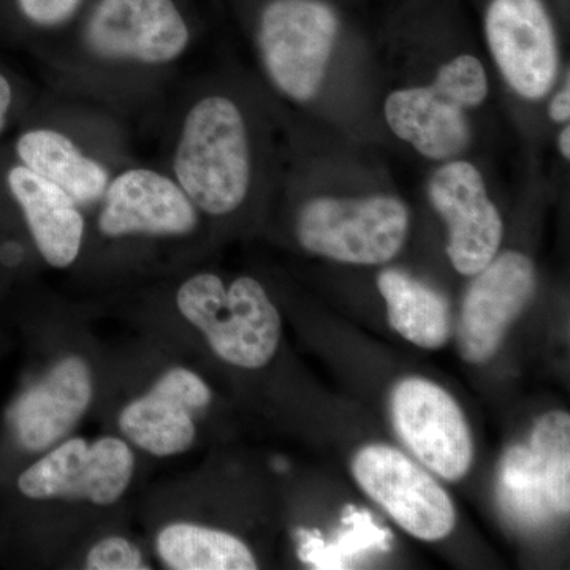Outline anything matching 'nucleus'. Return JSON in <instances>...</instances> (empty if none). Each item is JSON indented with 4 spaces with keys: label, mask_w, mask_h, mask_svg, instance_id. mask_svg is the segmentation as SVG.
Returning a JSON list of instances; mask_svg holds the SVG:
<instances>
[{
    "label": "nucleus",
    "mask_w": 570,
    "mask_h": 570,
    "mask_svg": "<svg viewBox=\"0 0 570 570\" xmlns=\"http://www.w3.org/2000/svg\"><path fill=\"white\" fill-rule=\"evenodd\" d=\"M168 171L198 212L227 217L246 204L255 181L253 130L230 94H195L179 107L168 142Z\"/></svg>",
    "instance_id": "obj_1"
},
{
    "label": "nucleus",
    "mask_w": 570,
    "mask_h": 570,
    "mask_svg": "<svg viewBox=\"0 0 570 570\" xmlns=\"http://www.w3.org/2000/svg\"><path fill=\"white\" fill-rule=\"evenodd\" d=\"M194 39L186 0H91L59 40L77 52L80 67L118 78L178 66Z\"/></svg>",
    "instance_id": "obj_2"
},
{
    "label": "nucleus",
    "mask_w": 570,
    "mask_h": 570,
    "mask_svg": "<svg viewBox=\"0 0 570 570\" xmlns=\"http://www.w3.org/2000/svg\"><path fill=\"white\" fill-rule=\"evenodd\" d=\"M489 75L478 56L461 52L439 67L433 81L390 92L385 122L393 135L433 163L466 151L472 130L469 111L485 102Z\"/></svg>",
    "instance_id": "obj_3"
},
{
    "label": "nucleus",
    "mask_w": 570,
    "mask_h": 570,
    "mask_svg": "<svg viewBox=\"0 0 570 570\" xmlns=\"http://www.w3.org/2000/svg\"><path fill=\"white\" fill-rule=\"evenodd\" d=\"M181 316L230 365L261 370L272 362L281 341L279 311L264 285L249 276L225 284L214 273H197L176 292Z\"/></svg>",
    "instance_id": "obj_4"
},
{
    "label": "nucleus",
    "mask_w": 570,
    "mask_h": 570,
    "mask_svg": "<svg viewBox=\"0 0 570 570\" xmlns=\"http://www.w3.org/2000/svg\"><path fill=\"white\" fill-rule=\"evenodd\" d=\"M340 33L322 0H265L255 14L258 62L276 92L295 104L316 99Z\"/></svg>",
    "instance_id": "obj_5"
},
{
    "label": "nucleus",
    "mask_w": 570,
    "mask_h": 570,
    "mask_svg": "<svg viewBox=\"0 0 570 570\" xmlns=\"http://www.w3.org/2000/svg\"><path fill=\"white\" fill-rule=\"evenodd\" d=\"M411 227L406 204L387 194L316 197L296 216L307 253L347 265H384L403 249Z\"/></svg>",
    "instance_id": "obj_6"
},
{
    "label": "nucleus",
    "mask_w": 570,
    "mask_h": 570,
    "mask_svg": "<svg viewBox=\"0 0 570 570\" xmlns=\"http://www.w3.org/2000/svg\"><path fill=\"white\" fill-rule=\"evenodd\" d=\"M352 472L367 497L414 538L436 542L455 528V508L448 491L400 450L366 445L354 456Z\"/></svg>",
    "instance_id": "obj_7"
},
{
    "label": "nucleus",
    "mask_w": 570,
    "mask_h": 570,
    "mask_svg": "<svg viewBox=\"0 0 570 570\" xmlns=\"http://www.w3.org/2000/svg\"><path fill=\"white\" fill-rule=\"evenodd\" d=\"M483 32L510 91L530 102L549 96L560 75V48L542 0H491Z\"/></svg>",
    "instance_id": "obj_8"
},
{
    "label": "nucleus",
    "mask_w": 570,
    "mask_h": 570,
    "mask_svg": "<svg viewBox=\"0 0 570 570\" xmlns=\"http://www.w3.org/2000/svg\"><path fill=\"white\" fill-rule=\"evenodd\" d=\"M96 208L97 228L110 239L184 238L202 217L174 176L149 165L118 168Z\"/></svg>",
    "instance_id": "obj_9"
},
{
    "label": "nucleus",
    "mask_w": 570,
    "mask_h": 570,
    "mask_svg": "<svg viewBox=\"0 0 570 570\" xmlns=\"http://www.w3.org/2000/svg\"><path fill=\"white\" fill-rule=\"evenodd\" d=\"M134 468V452L122 439L100 438L92 444L69 439L26 468L17 489L32 501L85 499L110 505L129 489Z\"/></svg>",
    "instance_id": "obj_10"
},
{
    "label": "nucleus",
    "mask_w": 570,
    "mask_h": 570,
    "mask_svg": "<svg viewBox=\"0 0 570 570\" xmlns=\"http://www.w3.org/2000/svg\"><path fill=\"white\" fill-rule=\"evenodd\" d=\"M390 406L397 436L428 471L450 482L468 474L474 442L463 411L444 389L426 379H404Z\"/></svg>",
    "instance_id": "obj_11"
},
{
    "label": "nucleus",
    "mask_w": 570,
    "mask_h": 570,
    "mask_svg": "<svg viewBox=\"0 0 570 570\" xmlns=\"http://www.w3.org/2000/svg\"><path fill=\"white\" fill-rule=\"evenodd\" d=\"M428 198L448 225V255L463 276L478 275L497 257L504 223L483 175L463 159L442 163L428 181Z\"/></svg>",
    "instance_id": "obj_12"
},
{
    "label": "nucleus",
    "mask_w": 570,
    "mask_h": 570,
    "mask_svg": "<svg viewBox=\"0 0 570 570\" xmlns=\"http://www.w3.org/2000/svg\"><path fill=\"white\" fill-rule=\"evenodd\" d=\"M459 324L463 358L483 363L497 354L512 322L538 288V272L528 255L505 250L472 276Z\"/></svg>",
    "instance_id": "obj_13"
},
{
    "label": "nucleus",
    "mask_w": 570,
    "mask_h": 570,
    "mask_svg": "<svg viewBox=\"0 0 570 570\" xmlns=\"http://www.w3.org/2000/svg\"><path fill=\"white\" fill-rule=\"evenodd\" d=\"M212 403L204 379L186 367L167 371L146 395L127 404L119 428L137 448L156 456H174L193 448L194 414Z\"/></svg>",
    "instance_id": "obj_14"
},
{
    "label": "nucleus",
    "mask_w": 570,
    "mask_h": 570,
    "mask_svg": "<svg viewBox=\"0 0 570 570\" xmlns=\"http://www.w3.org/2000/svg\"><path fill=\"white\" fill-rule=\"evenodd\" d=\"M2 186L45 264L70 268L85 243V208L61 187L11 157L2 170Z\"/></svg>",
    "instance_id": "obj_15"
},
{
    "label": "nucleus",
    "mask_w": 570,
    "mask_h": 570,
    "mask_svg": "<svg viewBox=\"0 0 570 570\" xmlns=\"http://www.w3.org/2000/svg\"><path fill=\"white\" fill-rule=\"evenodd\" d=\"M10 157L55 183L82 208H96L116 168L67 127L31 122L10 145Z\"/></svg>",
    "instance_id": "obj_16"
},
{
    "label": "nucleus",
    "mask_w": 570,
    "mask_h": 570,
    "mask_svg": "<svg viewBox=\"0 0 570 570\" xmlns=\"http://www.w3.org/2000/svg\"><path fill=\"white\" fill-rule=\"evenodd\" d=\"M92 395L88 363L67 356L14 401L9 414L14 441L28 452L50 449L77 425Z\"/></svg>",
    "instance_id": "obj_17"
},
{
    "label": "nucleus",
    "mask_w": 570,
    "mask_h": 570,
    "mask_svg": "<svg viewBox=\"0 0 570 570\" xmlns=\"http://www.w3.org/2000/svg\"><path fill=\"white\" fill-rule=\"evenodd\" d=\"M377 287L397 335L423 348H439L448 343L452 316L448 299L438 291L400 269L382 272Z\"/></svg>",
    "instance_id": "obj_18"
},
{
    "label": "nucleus",
    "mask_w": 570,
    "mask_h": 570,
    "mask_svg": "<svg viewBox=\"0 0 570 570\" xmlns=\"http://www.w3.org/2000/svg\"><path fill=\"white\" fill-rule=\"evenodd\" d=\"M156 549L164 564L175 570L257 569L253 551L243 540L193 523L165 527L157 535Z\"/></svg>",
    "instance_id": "obj_19"
},
{
    "label": "nucleus",
    "mask_w": 570,
    "mask_h": 570,
    "mask_svg": "<svg viewBox=\"0 0 570 570\" xmlns=\"http://www.w3.org/2000/svg\"><path fill=\"white\" fill-rule=\"evenodd\" d=\"M499 502L519 527L538 530L557 519L549 499L546 471L530 445H513L499 468Z\"/></svg>",
    "instance_id": "obj_20"
},
{
    "label": "nucleus",
    "mask_w": 570,
    "mask_h": 570,
    "mask_svg": "<svg viewBox=\"0 0 570 570\" xmlns=\"http://www.w3.org/2000/svg\"><path fill=\"white\" fill-rule=\"evenodd\" d=\"M530 448L546 471L551 508L558 517L570 510V417L554 411L542 415L532 430Z\"/></svg>",
    "instance_id": "obj_21"
},
{
    "label": "nucleus",
    "mask_w": 570,
    "mask_h": 570,
    "mask_svg": "<svg viewBox=\"0 0 570 570\" xmlns=\"http://www.w3.org/2000/svg\"><path fill=\"white\" fill-rule=\"evenodd\" d=\"M346 530L341 532L337 540L332 543H325L314 532L302 530L299 534L298 554L302 561L314 564L317 569H343L344 562L365 553L370 550H387L389 532L379 530L373 524L366 512H358L355 509H348L344 517Z\"/></svg>",
    "instance_id": "obj_22"
},
{
    "label": "nucleus",
    "mask_w": 570,
    "mask_h": 570,
    "mask_svg": "<svg viewBox=\"0 0 570 570\" xmlns=\"http://www.w3.org/2000/svg\"><path fill=\"white\" fill-rule=\"evenodd\" d=\"M91 0H0V29L29 40L61 39Z\"/></svg>",
    "instance_id": "obj_23"
},
{
    "label": "nucleus",
    "mask_w": 570,
    "mask_h": 570,
    "mask_svg": "<svg viewBox=\"0 0 570 570\" xmlns=\"http://www.w3.org/2000/svg\"><path fill=\"white\" fill-rule=\"evenodd\" d=\"M86 568L92 570H142L146 566L142 553L130 540L111 535L99 540L86 558Z\"/></svg>",
    "instance_id": "obj_24"
},
{
    "label": "nucleus",
    "mask_w": 570,
    "mask_h": 570,
    "mask_svg": "<svg viewBox=\"0 0 570 570\" xmlns=\"http://www.w3.org/2000/svg\"><path fill=\"white\" fill-rule=\"evenodd\" d=\"M22 94L20 85L9 70L0 67V140L13 126L21 111Z\"/></svg>",
    "instance_id": "obj_25"
},
{
    "label": "nucleus",
    "mask_w": 570,
    "mask_h": 570,
    "mask_svg": "<svg viewBox=\"0 0 570 570\" xmlns=\"http://www.w3.org/2000/svg\"><path fill=\"white\" fill-rule=\"evenodd\" d=\"M549 116L551 121L561 124H569L570 121V78L569 70L566 71L564 81L561 88L553 94L549 102Z\"/></svg>",
    "instance_id": "obj_26"
},
{
    "label": "nucleus",
    "mask_w": 570,
    "mask_h": 570,
    "mask_svg": "<svg viewBox=\"0 0 570 570\" xmlns=\"http://www.w3.org/2000/svg\"><path fill=\"white\" fill-rule=\"evenodd\" d=\"M558 149H560V154L562 159H570V127L569 124H564L562 129L560 130V135H558Z\"/></svg>",
    "instance_id": "obj_27"
}]
</instances>
